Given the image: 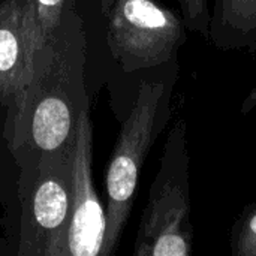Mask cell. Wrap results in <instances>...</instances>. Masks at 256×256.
<instances>
[{
  "instance_id": "cell-1",
  "label": "cell",
  "mask_w": 256,
  "mask_h": 256,
  "mask_svg": "<svg viewBox=\"0 0 256 256\" xmlns=\"http://www.w3.org/2000/svg\"><path fill=\"white\" fill-rule=\"evenodd\" d=\"M87 38L75 6L50 42L33 54V70L4 144L20 170L18 194L27 190L39 164L72 154L78 118L90 105L86 92Z\"/></svg>"
},
{
  "instance_id": "cell-2",
  "label": "cell",
  "mask_w": 256,
  "mask_h": 256,
  "mask_svg": "<svg viewBox=\"0 0 256 256\" xmlns=\"http://www.w3.org/2000/svg\"><path fill=\"white\" fill-rule=\"evenodd\" d=\"M177 69L174 60L160 76L142 80L135 102L122 123L105 174L106 231L100 256L116 252L134 207L147 154L171 120Z\"/></svg>"
},
{
  "instance_id": "cell-3",
  "label": "cell",
  "mask_w": 256,
  "mask_h": 256,
  "mask_svg": "<svg viewBox=\"0 0 256 256\" xmlns=\"http://www.w3.org/2000/svg\"><path fill=\"white\" fill-rule=\"evenodd\" d=\"M190 156L188 123L171 126L159 170L138 226L134 256H190L194 226L190 220Z\"/></svg>"
},
{
  "instance_id": "cell-4",
  "label": "cell",
  "mask_w": 256,
  "mask_h": 256,
  "mask_svg": "<svg viewBox=\"0 0 256 256\" xmlns=\"http://www.w3.org/2000/svg\"><path fill=\"white\" fill-rule=\"evenodd\" d=\"M105 16L106 45L128 74L177 60L188 39L182 15L158 0H116Z\"/></svg>"
},
{
  "instance_id": "cell-5",
  "label": "cell",
  "mask_w": 256,
  "mask_h": 256,
  "mask_svg": "<svg viewBox=\"0 0 256 256\" xmlns=\"http://www.w3.org/2000/svg\"><path fill=\"white\" fill-rule=\"evenodd\" d=\"M20 200V242L15 255L64 256L72 213V154L39 164Z\"/></svg>"
},
{
  "instance_id": "cell-6",
  "label": "cell",
  "mask_w": 256,
  "mask_h": 256,
  "mask_svg": "<svg viewBox=\"0 0 256 256\" xmlns=\"http://www.w3.org/2000/svg\"><path fill=\"white\" fill-rule=\"evenodd\" d=\"M93 124L90 105L81 111L72 152V213L64 256H100L106 231V213L94 190Z\"/></svg>"
},
{
  "instance_id": "cell-7",
  "label": "cell",
  "mask_w": 256,
  "mask_h": 256,
  "mask_svg": "<svg viewBox=\"0 0 256 256\" xmlns=\"http://www.w3.org/2000/svg\"><path fill=\"white\" fill-rule=\"evenodd\" d=\"M34 46L28 33V0H0V138L18 116L32 78Z\"/></svg>"
},
{
  "instance_id": "cell-8",
  "label": "cell",
  "mask_w": 256,
  "mask_h": 256,
  "mask_svg": "<svg viewBox=\"0 0 256 256\" xmlns=\"http://www.w3.org/2000/svg\"><path fill=\"white\" fill-rule=\"evenodd\" d=\"M208 40L220 51L256 52V0H213Z\"/></svg>"
},
{
  "instance_id": "cell-9",
  "label": "cell",
  "mask_w": 256,
  "mask_h": 256,
  "mask_svg": "<svg viewBox=\"0 0 256 256\" xmlns=\"http://www.w3.org/2000/svg\"><path fill=\"white\" fill-rule=\"evenodd\" d=\"M75 0H28V33L34 51L51 40L64 12Z\"/></svg>"
},
{
  "instance_id": "cell-10",
  "label": "cell",
  "mask_w": 256,
  "mask_h": 256,
  "mask_svg": "<svg viewBox=\"0 0 256 256\" xmlns=\"http://www.w3.org/2000/svg\"><path fill=\"white\" fill-rule=\"evenodd\" d=\"M234 256H256V202L246 206L236 219L230 234Z\"/></svg>"
},
{
  "instance_id": "cell-11",
  "label": "cell",
  "mask_w": 256,
  "mask_h": 256,
  "mask_svg": "<svg viewBox=\"0 0 256 256\" xmlns=\"http://www.w3.org/2000/svg\"><path fill=\"white\" fill-rule=\"evenodd\" d=\"M177 3L188 32H196L206 40H208V34H210L208 0H177Z\"/></svg>"
},
{
  "instance_id": "cell-12",
  "label": "cell",
  "mask_w": 256,
  "mask_h": 256,
  "mask_svg": "<svg viewBox=\"0 0 256 256\" xmlns=\"http://www.w3.org/2000/svg\"><path fill=\"white\" fill-rule=\"evenodd\" d=\"M256 108V86L250 90V93L244 98L243 105H242V114H249Z\"/></svg>"
},
{
  "instance_id": "cell-13",
  "label": "cell",
  "mask_w": 256,
  "mask_h": 256,
  "mask_svg": "<svg viewBox=\"0 0 256 256\" xmlns=\"http://www.w3.org/2000/svg\"><path fill=\"white\" fill-rule=\"evenodd\" d=\"M114 2H116V0H100V10H102L104 15L110 10V8L112 6Z\"/></svg>"
}]
</instances>
